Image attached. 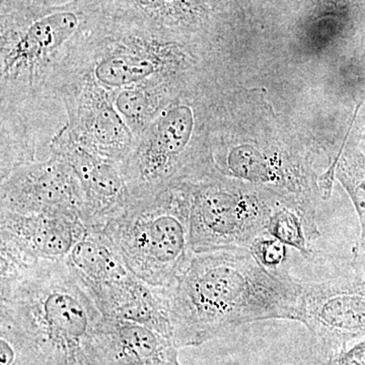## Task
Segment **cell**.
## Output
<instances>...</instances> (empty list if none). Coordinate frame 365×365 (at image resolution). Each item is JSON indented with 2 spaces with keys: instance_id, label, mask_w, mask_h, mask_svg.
Here are the masks:
<instances>
[{
  "instance_id": "obj_15",
  "label": "cell",
  "mask_w": 365,
  "mask_h": 365,
  "mask_svg": "<svg viewBox=\"0 0 365 365\" xmlns=\"http://www.w3.org/2000/svg\"><path fill=\"white\" fill-rule=\"evenodd\" d=\"M189 78L153 81L111 93L117 111L138 137L151 122L188 85Z\"/></svg>"
},
{
  "instance_id": "obj_14",
  "label": "cell",
  "mask_w": 365,
  "mask_h": 365,
  "mask_svg": "<svg viewBox=\"0 0 365 365\" xmlns=\"http://www.w3.org/2000/svg\"><path fill=\"white\" fill-rule=\"evenodd\" d=\"M105 318L110 365H181L173 338L135 322Z\"/></svg>"
},
{
  "instance_id": "obj_21",
  "label": "cell",
  "mask_w": 365,
  "mask_h": 365,
  "mask_svg": "<svg viewBox=\"0 0 365 365\" xmlns=\"http://www.w3.org/2000/svg\"><path fill=\"white\" fill-rule=\"evenodd\" d=\"M321 365H365V339L350 348H343Z\"/></svg>"
},
{
  "instance_id": "obj_2",
  "label": "cell",
  "mask_w": 365,
  "mask_h": 365,
  "mask_svg": "<svg viewBox=\"0 0 365 365\" xmlns=\"http://www.w3.org/2000/svg\"><path fill=\"white\" fill-rule=\"evenodd\" d=\"M167 297L179 349L253 322L302 321L299 281L264 267L249 249L194 253Z\"/></svg>"
},
{
  "instance_id": "obj_20",
  "label": "cell",
  "mask_w": 365,
  "mask_h": 365,
  "mask_svg": "<svg viewBox=\"0 0 365 365\" xmlns=\"http://www.w3.org/2000/svg\"><path fill=\"white\" fill-rule=\"evenodd\" d=\"M249 250L264 267L270 270H275L287 257L285 245L269 234L259 237Z\"/></svg>"
},
{
  "instance_id": "obj_10",
  "label": "cell",
  "mask_w": 365,
  "mask_h": 365,
  "mask_svg": "<svg viewBox=\"0 0 365 365\" xmlns=\"http://www.w3.org/2000/svg\"><path fill=\"white\" fill-rule=\"evenodd\" d=\"M57 98L66 108L64 126L78 145L101 157L123 162L135 137L117 111L110 91L86 79H76Z\"/></svg>"
},
{
  "instance_id": "obj_7",
  "label": "cell",
  "mask_w": 365,
  "mask_h": 365,
  "mask_svg": "<svg viewBox=\"0 0 365 365\" xmlns=\"http://www.w3.org/2000/svg\"><path fill=\"white\" fill-rule=\"evenodd\" d=\"M279 203L266 190L248 188L217 173L192 184L190 230L194 253L250 249L268 234L269 220Z\"/></svg>"
},
{
  "instance_id": "obj_12",
  "label": "cell",
  "mask_w": 365,
  "mask_h": 365,
  "mask_svg": "<svg viewBox=\"0 0 365 365\" xmlns=\"http://www.w3.org/2000/svg\"><path fill=\"white\" fill-rule=\"evenodd\" d=\"M86 232L78 218L20 215L0 209V235L40 260L66 261Z\"/></svg>"
},
{
  "instance_id": "obj_8",
  "label": "cell",
  "mask_w": 365,
  "mask_h": 365,
  "mask_svg": "<svg viewBox=\"0 0 365 365\" xmlns=\"http://www.w3.org/2000/svg\"><path fill=\"white\" fill-rule=\"evenodd\" d=\"M300 323L330 349L365 338V272L351 268L322 281H299Z\"/></svg>"
},
{
  "instance_id": "obj_4",
  "label": "cell",
  "mask_w": 365,
  "mask_h": 365,
  "mask_svg": "<svg viewBox=\"0 0 365 365\" xmlns=\"http://www.w3.org/2000/svg\"><path fill=\"white\" fill-rule=\"evenodd\" d=\"M192 184L130 198L102 232L126 267L151 287H172L194 255L190 230Z\"/></svg>"
},
{
  "instance_id": "obj_13",
  "label": "cell",
  "mask_w": 365,
  "mask_h": 365,
  "mask_svg": "<svg viewBox=\"0 0 365 365\" xmlns=\"http://www.w3.org/2000/svg\"><path fill=\"white\" fill-rule=\"evenodd\" d=\"M90 287L104 316L143 324L174 339L167 288L151 287L132 273L123 280Z\"/></svg>"
},
{
  "instance_id": "obj_22",
  "label": "cell",
  "mask_w": 365,
  "mask_h": 365,
  "mask_svg": "<svg viewBox=\"0 0 365 365\" xmlns=\"http://www.w3.org/2000/svg\"><path fill=\"white\" fill-rule=\"evenodd\" d=\"M361 127H362L361 130H364V132H365V117H364V121L361 122Z\"/></svg>"
},
{
  "instance_id": "obj_19",
  "label": "cell",
  "mask_w": 365,
  "mask_h": 365,
  "mask_svg": "<svg viewBox=\"0 0 365 365\" xmlns=\"http://www.w3.org/2000/svg\"><path fill=\"white\" fill-rule=\"evenodd\" d=\"M267 232L285 246L297 249L304 258L311 257L304 220L294 209L278 204L269 220Z\"/></svg>"
},
{
  "instance_id": "obj_6",
  "label": "cell",
  "mask_w": 365,
  "mask_h": 365,
  "mask_svg": "<svg viewBox=\"0 0 365 365\" xmlns=\"http://www.w3.org/2000/svg\"><path fill=\"white\" fill-rule=\"evenodd\" d=\"M188 86L175 97L121 163L130 198H143L215 174L212 153L200 138L201 115Z\"/></svg>"
},
{
  "instance_id": "obj_17",
  "label": "cell",
  "mask_w": 365,
  "mask_h": 365,
  "mask_svg": "<svg viewBox=\"0 0 365 365\" xmlns=\"http://www.w3.org/2000/svg\"><path fill=\"white\" fill-rule=\"evenodd\" d=\"M124 13L138 16L168 30L187 35L197 32L206 21L200 0H112Z\"/></svg>"
},
{
  "instance_id": "obj_1",
  "label": "cell",
  "mask_w": 365,
  "mask_h": 365,
  "mask_svg": "<svg viewBox=\"0 0 365 365\" xmlns=\"http://www.w3.org/2000/svg\"><path fill=\"white\" fill-rule=\"evenodd\" d=\"M106 340L97 299L66 261L0 284V365H110Z\"/></svg>"
},
{
  "instance_id": "obj_16",
  "label": "cell",
  "mask_w": 365,
  "mask_h": 365,
  "mask_svg": "<svg viewBox=\"0 0 365 365\" xmlns=\"http://www.w3.org/2000/svg\"><path fill=\"white\" fill-rule=\"evenodd\" d=\"M66 262L90 287L123 280L131 274L104 232L97 228H86Z\"/></svg>"
},
{
  "instance_id": "obj_18",
  "label": "cell",
  "mask_w": 365,
  "mask_h": 365,
  "mask_svg": "<svg viewBox=\"0 0 365 365\" xmlns=\"http://www.w3.org/2000/svg\"><path fill=\"white\" fill-rule=\"evenodd\" d=\"M343 146L337 168L336 178L341 182L359 215L360 235L353 249L351 266L365 272V155L359 148V138L348 140Z\"/></svg>"
},
{
  "instance_id": "obj_9",
  "label": "cell",
  "mask_w": 365,
  "mask_h": 365,
  "mask_svg": "<svg viewBox=\"0 0 365 365\" xmlns=\"http://www.w3.org/2000/svg\"><path fill=\"white\" fill-rule=\"evenodd\" d=\"M0 209L81 220L83 189L66 158L49 153L48 157L23 163L1 178Z\"/></svg>"
},
{
  "instance_id": "obj_11",
  "label": "cell",
  "mask_w": 365,
  "mask_h": 365,
  "mask_svg": "<svg viewBox=\"0 0 365 365\" xmlns=\"http://www.w3.org/2000/svg\"><path fill=\"white\" fill-rule=\"evenodd\" d=\"M49 153L66 158L81 182L83 194L81 222L86 227L102 230L128 202L130 196L121 163L81 148L71 138L66 126L50 141Z\"/></svg>"
},
{
  "instance_id": "obj_5",
  "label": "cell",
  "mask_w": 365,
  "mask_h": 365,
  "mask_svg": "<svg viewBox=\"0 0 365 365\" xmlns=\"http://www.w3.org/2000/svg\"><path fill=\"white\" fill-rule=\"evenodd\" d=\"M190 36L114 6L111 20L71 81L86 79L115 93L153 81L189 78L196 62Z\"/></svg>"
},
{
  "instance_id": "obj_3",
  "label": "cell",
  "mask_w": 365,
  "mask_h": 365,
  "mask_svg": "<svg viewBox=\"0 0 365 365\" xmlns=\"http://www.w3.org/2000/svg\"><path fill=\"white\" fill-rule=\"evenodd\" d=\"M112 0H0L1 115L57 98L111 20Z\"/></svg>"
}]
</instances>
